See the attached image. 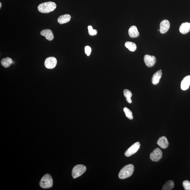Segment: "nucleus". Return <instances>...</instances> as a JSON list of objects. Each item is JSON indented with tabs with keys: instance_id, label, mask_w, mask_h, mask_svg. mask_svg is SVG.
Returning a JSON list of instances; mask_svg holds the SVG:
<instances>
[{
	"instance_id": "25",
	"label": "nucleus",
	"mask_w": 190,
	"mask_h": 190,
	"mask_svg": "<svg viewBox=\"0 0 190 190\" xmlns=\"http://www.w3.org/2000/svg\"><path fill=\"white\" fill-rule=\"evenodd\" d=\"M1 3H0V8H1Z\"/></svg>"
},
{
	"instance_id": "10",
	"label": "nucleus",
	"mask_w": 190,
	"mask_h": 190,
	"mask_svg": "<svg viewBox=\"0 0 190 190\" xmlns=\"http://www.w3.org/2000/svg\"><path fill=\"white\" fill-rule=\"evenodd\" d=\"M40 34L42 36H44L46 40L48 41H51L53 40L54 36L52 30L49 29H44L41 32Z\"/></svg>"
},
{
	"instance_id": "23",
	"label": "nucleus",
	"mask_w": 190,
	"mask_h": 190,
	"mask_svg": "<svg viewBox=\"0 0 190 190\" xmlns=\"http://www.w3.org/2000/svg\"><path fill=\"white\" fill-rule=\"evenodd\" d=\"M183 185L185 190H190V182L185 180L183 182Z\"/></svg>"
},
{
	"instance_id": "3",
	"label": "nucleus",
	"mask_w": 190,
	"mask_h": 190,
	"mask_svg": "<svg viewBox=\"0 0 190 190\" xmlns=\"http://www.w3.org/2000/svg\"><path fill=\"white\" fill-rule=\"evenodd\" d=\"M53 180L49 174H46L40 180V187L44 189H49L53 186Z\"/></svg>"
},
{
	"instance_id": "12",
	"label": "nucleus",
	"mask_w": 190,
	"mask_h": 190,
	"mask_svg": "<svg viewBox=\"0 0 190 190\" xmlns=\"http://www.w3.org/2000/svg\"><path fill=\"white\" fill-rule=\"evenodd\" d=\"M190 85V76L185 77L182 80L181 84V88L182 90H186L189 88Z\"/></svg>"
},
{
	"instance_id": "2",
	"label": "nucleus",
	"mask_w": 190,
	"mask_h": 190,
	"mask_svg": "<svg viewBox=\"0 0 190 190\" xmlns=\"http://www.w3.org/2000/svg\"><path fill=\"white\" fill-rule=\"evenodd\" d=\"M134 171V167L133 165H127L120 171L119 177L121 179H124L130 177L132 175Z\"/></svg>"
},
{
	"instance_id": "24",
	"label": "nucleus",
	"mask_w": 190,
	"mask_h": 190,
	"mask_svg": "<svg viewBox=\"0 0 190 190\" xmlns=\"http://www.w3.org/2000/svg\"><path fill=\"white\" fill-rule=\"evenodd\" d=\"M85 53L88 56H90L91 52V48L89 46H86L85 48Z\"/></svg>"
},
{
	"instance_id": "26",
	"label": "nucleus",
	"mask_w": 190,
	"mask_h": 190,
	"mask_svg": "<svg viewBox=\"0 0 190 190\" xmlns=\"http://www.w3.org/2000/svg\"><path fill=\"white\" fill-rule=\"evenodd\" d=\"M158 31H159V29L158 30Z\"/></svg>"
},
{
	"instance_id": "8",
	"label": "nucleus",
	"mask_w": 190,
	"mask_h": 190,
	"mask_svg": "<svg viewBox=\"0 0 190 190\" xmlns=\"http://www.w3.org/2000/svg\"><path fill=\"white\" fill-rule=\"evenodd\" d=\"M144 61L147 67H151L154 66L156 62V58L154 56L145 55L144 56Z\"/></svg>"
},
{
	"instance_id": "1",
	"label": "nucleus",
	"mask_w": 190,
	"mask_h": 190,
	"mask_svg": "<svg viewBox=\"0 0 190 190\" xmlns=\"http://www.w3.org/2000/svg\"><path fill=\"white\" fill-rule=\"evenodd\" d=\"M56 4L52 1H48L40 4L38 7V11L42 13H49L55 9Z\"/></svg>"
},
{
	"instance_id": "7",
	"label": "nucleus",
	"mask_w": 190,
	"mask_h": 190,
	"mask_svg": "<svg viewBox=\"0 0 190 190\" xmlns=\"http://www.w3.org/2000/svg\"><path fill=\"white\" fill-rule=\"evenodd\" d=\"M57 63V60L55 58L50 57L46 58L44 65L46 68L52 69L55 67Z\"/></svg>"
},
{
	"instance_id": "5",
	"label": "nucleus",
	"mask_w": 190,
	"mask_h": 190,
	"mask_svg": "<svg viewBox=\"0 0 190 190\" xmlns=\"http://www.w3.org/2000/svg\"><path fill=\"white\" fill-rule=\"evenodd\" d=\"M140 143L137 142L133 144L125 152V155L127 157H130L136 153L140 148Z\"/></svg>"
},
{
	"instance_id": "18",
	"label": "nucleus",
	"mask_w": 190,
	"mask_h": 190,
	"mask_svg": "<svg viewBox=\"0 0 190 190\" xmlns=\"http://www.w3.org/2000/svg\"><path fill=\"white\" fill-rule=\"evenodd\" d=\"M125 47L128 48L130 51L134 52L136 51L137 49V46L136 44L131 42H126L125 43Z\"/></svg>"
},
{
	"instance_id": "22",
	"label": "nucleus",
	"mask_w": 190,
	"mask_h": 190,
	"mask_svg": "<svg viewBox=\"0 0 190 190\" xmlns=\"http://www.w3.org/2000/svg\"><path fill=\"white\" fill-rule=\"evenodd\" d=\"M88 32L91 36L96 35L97 34V31L96 30L94 29L92 26L90 25L88 27Z\"/></svg>"
},
{
	"instance_id": "20",
	"label": "nucleus",
	"mask_w": 190,
	"mask_h": 190,
	"mask_svg": "<svg viewBox=\"0 0 190 190\" xmlns=\"http://www.w3.org/2000/svg\"><path fill=\"white\" fill-rule=\"evenodd\" d=\"M123 93H124V96L126 98V100L127 102L130 104L132 102V101L131 99V97L132 96V93L130 91L128 90L125 89L124 90Z\"/></svg>"
},
{
	"instance_id": "4",
	"label": "nucleus",
	"mask_w": 190,
	"mask_h": 190,
	"mask_svg": "<svg viewBox=\"0 0 190 190\" xmlns=\"http://www.w3.org/2000/svg\"><path fill=\"white\" fill-rule=\"evenodd\" d=\"M86 171L85 166L82 165H76L72 170V177L73 179H76L82 175Z\"/></svg>"
},
{
	"instance_id": "6",
	"label": "nucleus",
	"mask_w": 190,
	"mask_h": 190,
	"mask_svg": "<svg viewBox=\"0 0 190 190\" xmlns=\"http://www.w3.org/2000/svg\"><path fill=\"white\" fill-rule=\"evenodd\" d=\"M162 156V152L159 148L155 149L150 154L151 160L157 162L160 160Z\"/></svg>"
},
{
	"instance_id": "11",
	"label": "nucleus",
	"mask_w": 190,
	"mask_h": 190,
	"mask_svg": "<svg viewBox=\"0 0 190 190\" xmlns=\"http://www.w3.org/2000/svg\"><path fill=\"white\" fill-rule=\"evenodd\" d=\"M157 144L161 148L165 149L168 147L169 142L165 136L160 137L157 141Z\"/></svg>"
},
{
	"instance_id": "19",
	"label": "nucleus",
	"mask_w": 190,
	"mask_h": 190,
	"mask_svg": "<svg viewBox=\"0 0 190 190\" xmlns=\"http://www.w3.org/2000/svg\"><path fill=\"white\" fill-rule=\"evenodd\" d=\"M174 187V183L173 181L169 180L162 187L163 190H171Z\"/></svg>"
},
{
	"instance_id": "9",
	"label": "nucleus",
	"mask_w": 190,
	"mask_h": 190,
	"mask_svg": "<svg viewBox=\"0 0 190 190\" xmlns=\"http://www.w3.org/2000/svg\"><path fill=\"white\" fill-rule=\"evenodd\" d=\"M170 27V24L168 20L165 19L162 21L160 24L159 31L161 34H165L168 31Z\"/></svg>"
},
{
	"instance_id": "13",
	"label": "nucleus",
	"mask_w": 190,
	"mask_h": 190,
	"mask_svg": "<svg viewBox=\"0 0 190 190\" xmlns=\"http://www.w3.org/2000/svg\"><path fill=\"white\" fill-rule=\"evenodd\" d=\"M179 31L183 34H187L190 31V23L186 22L181 24L179 28Z\"/></svg>"
},
{
	"instance_id": "14",
	"label": "nucleus",
	"mask_w": 190,
	"mask_h": 190,
	"mask_svg": "<svg viewBox=\"0 0 190 190\" xmlns=\"http://www.w3.org/2000/svg\"><path fill=\"white\" fill-rule=\"evenodd\" d=\"M128 34L130 37L132 38L138 37L139 34L136 26L133 25L129 28Z\"/></svg>"
},
{
	"instance_id": "16",
	"label": "nucleus",
	"mask_w": 190,
	"mask_h": 190,
	"mask_svg": "<svg viewBox=\"0 0 190 190\" xmlns=\"http://www.w3.org/2000/svg\"><path fill=\"white\" fill-rule=\"evenodd\" d=\"M71 17L70 15L69 14H66V15L61 16L58 17V23L62 25L64 23H68L69 22L71 19Z\"/></svg>"
},
{
	"instance_id": "15",
	"label": "nucleus",
	"mask_w": 190,
	"mask_h": 190,
	"mask_svg": "<svg viewBox=\"0 0 190 190\" xmlns=\"http://www.w3.org/2000/svg\"><path fill=\"white\" fill-rule=\"evenodd\" d=\"M162 74V70H160L158 71L153 75L152 78V82L153 85H156L159 83Z\"/></svg>"
},
{
	"instance_id": "17",
	"label": "nucleus",
	"mask_w": 190,
	"mask_h": 190,
	"mask_svg": "<svg viewBox=\"0 0 190 190\" xmlns=\"http://www.w3.org/2000/svg\"><path fill=\"white\" fill-rule=\"evenodd\" d=\"M1 65L4 67L8 68L13 63V60L11 58L7 57L2 59L1 61Z\"/></svg>"
},
{
	"instance_id": "21",
	"label": "nucleus",
	"mask_w": 190,
	"mask_h": 190,
	"mask_svg": "<svg viewBox=\"0 0 190 190\" xmlns=\"http://www.w3.org/2000/svg\"><path fill=\"white\" fill-rule=\"evenodd\" d=\"M125 113V115L126 117L128 119H130V120H132L133 119V116L132 115V113L131 111L130 110H129V108L125 107L123 109Z\"/></svg>"
}]
</instances>
